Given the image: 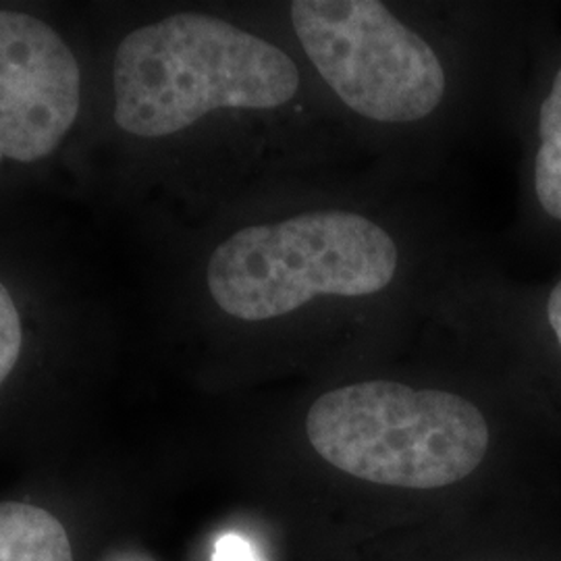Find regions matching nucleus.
<instances>
[{"label": "nucleus", "mask_w": 561, "mask_h": 561, "mask_svg": "<svg viewBox=\"0 0 561 561\" xmlns=\"http://www.w3.org/2000/svg\"><path fill=\"white\" fill-rule=\"evenodd\" d=\"M0 561H73L65 526L27 503H0Z\"/></svg>", "instance_id": "7"}, {"label": "nucleus", "mask_w": 561, "mask_h": 561, "mask_svg": "<svg viewBox=\"0 0 561 561\" xmlns=\"http://www.w3.org/2000/svg\"><path fill=\"white\" fill-rule=\"evenodd\" d=\"M533 308H535L533 324H541L547 333V340L561 356V277L542 294L539 304Z\"/></svg>", "instance_id": "9"}, {"label": "nucleus", "mask_w": 561, "mask_h": 561, "mask_svg": "<svg viewBox=\"0 0 561 561\" xmlns=\"http://www.w3.org/2000/svg\"><path fill=\"white\" fill-rule=\"evenodd\" d=\"M528 194L541 221L561 227V59L533 108Z\"/></svg>", "instance_id": "6"}, {"label": "nucleus", "mask_w": 561, "mask_h": 561, "mask_svg": "<svg viewBox=\"0 0 561 561\" xmlns=\"http://www.w3.org/2000/svg\"><path fill=\"white\" fill-rule=\"evenodd\" d=\"M113 81L115 121L141 140H183L227 123L321 169L370 162L296 50L262 21L175 11L123 38Z\"/></svg>", "instance_id": "3"}, {"label": "nucleus", "mask_w": 561, "mask_h": 561, "mask_svg": "<svg viewBox=\"0 0 561 561\" xmlns=\"http://www.w3.org/2000/svg\"><path fill=\"white\" fill-rule=\"evenodd\" d=\"M443 180L368 162L264 187L204 259L210 312L298 366L400 350L481 256Z\"/></svg>", "instance_id": "1"}, {"label": "nucleus", "mask_w": 561, "mask_h": 561, "mask_svg": "<svg viewBox=\"0 0 561 561\" xmlns=\"http://www.w3.org/2000/svg\"><path fill=\"white\" fill-rule=\"evenodd\" d=\"M213 561H261L252 545L236 533H227L217 541Z\"/></svg>", "instance_id": "10"}, {"label": "nucleus", "mask_w": 561, "mask_h": 561, "mask_svg": "<svg viewBox=\"0 0 561 561\" xmlns=\"http://www.w3.org/2000/svg\"><path fill=\"white\" fill-rule=\"evenodd\" d=\"M21 340L20 312L11 294L0 283V385L7 381L20 360Z\"/></svg>", "instance_id": "8"}, {"label": "nucleus", "mask_w": 561, "mask_h": 561, "mask_svg": "<svg viewBox=\"0 0 561 561\" xmlns=\"http://www.w3.org/2000/svg\"><path fill=\"white\" fill-rule=\"evenodd\" d=\"M370 162L447 178L505 101V7L285 0L261 9Z\"/></svg>", "instance_id": "2"}, {"label": "nucleus", "mask_w": 561, "mask_h": 561, "mask_svg": "<svg viewBox=\"0 0 561 561\" xmlns=\"http://www.w3.org/2000/svg\"><path fill=\"white\" fill-rule=\"evenodd\" d=\"M78 59L27 13L0 9V162L50 157L80 113Z\"/></svg>", "instance_id": "5"}, {"label": "nucleus", "mask_w": 561, "mask_h": 561, "mask_svg": "<svg viewBox=\"0 0 561 561\" xmlns=\"http://www.w3.org/2000/svg\"><path fill=\"white\" fill-rule=\"evenodd\" d=\"M300 433L329 468L405 491L468 481L493 445L489 416L468 393L389 375H364L317 393Z\"/></svg>", "instance_id": "4"}]
</instances>
